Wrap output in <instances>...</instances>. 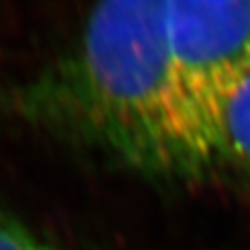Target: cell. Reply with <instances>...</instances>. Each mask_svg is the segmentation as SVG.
<instances>
[{"label": "cell", "mask_w": 250, "mask_h": 250, "mask_svg": "<svg viewBox=\"0 0 250 250\" xmlns=\"http://www.w3.org/2000/svg\"><path fill=\"white\" fill-rule=\"evenodd\" d=\"M221 156L250 172V78L228 102L221 121Z\"/></svg>", "instance_id": "3957f363"}, {"label": "cell", "mask_w": 250, "mask_h": 250, "mask_svg": "<svg viewBox=\"0 0 250 250\" xmlns=\"http://www.w3.org/2000/svg\"><path fill=\"white\" fill-rule=\"evenodd\" d=\"M19 104L146 176L188 178L221 156L219 135L180 80L158 0L97 6L67 58Z\"/></svg>", "instance_id": "6da1fadb"}, {"label": "cell", "mask_w": 250, "mask_h": 250, "mask_svg": "<svg viewBox=\"0 0 250 250\" xmlns=\"http://www.w3.org/2000/svg\"><path fill=\"white\" fill-rule=\"evenodd\" d=\"M0 250H56L36 233L0 213Z\"/></svg>", "instance_id": "277c9868"}, {"label": "cell", "mask_w": 250, "mask_h": 250, "mask_svg": "<svg viewBox=\"0 0 250 250\" xmlns=\"http://www.w3.org/2000/svg\"><path fill=\"white\" fill-rule=\"evenodd\" d=\"M165 9L180 80L221 145L224 109L250 78V0L165 2Z\"/></svg>", "instance_id": "7a4b0ae2"}]
</instances>
